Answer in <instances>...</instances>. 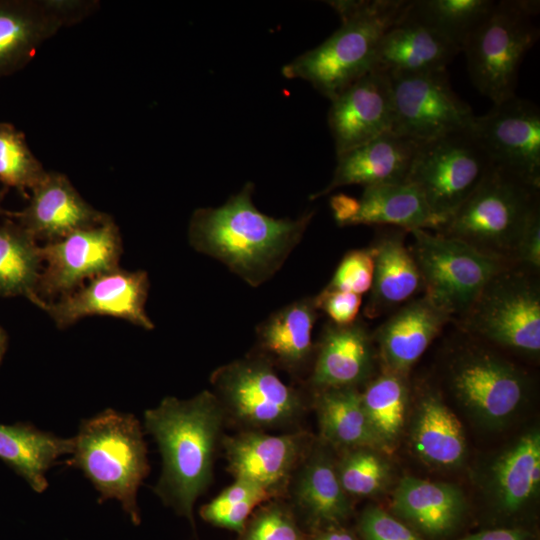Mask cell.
I'll return each instance as SVG.
<instances>
[{
	"label": "cell",
	"instance_id": "cell-20",
	"mask_svg": "<svg viewBox=\"0 0 540 540\" xmlns=\"http://www.w3.org/2000/svg\"><path fill=\"white\" fill-rule=\"evenodd\" d=\"M376 356L373 334L361 319L343 326L329 322L315 348L309 383L316 391L357 388L370 379Z\"/></svg>",
	"mask_w": 540,
	"mask_h": 540
},
{
	"label": "cell",
	"instance_id": "cell-4",
	"mask_svg": "<svg viewBox=\"0 0 540 540\" xmlns=\"http://www.w3.org/2000/svg\"><path fill=\"white\" fill-rule=\"evenodd\" d=\"M71 455L67 465L80 469L92 482L100 494L99 502L117 499L132 522L140 524L137 490L150 467L136 417L106 409L83 420Z\"/></svg>",
	"mask_w": 540,
	"mask_h": 540
},
{
	"label": "cell",
	"instance_id": "cell-14",
	"mask_svg": "<svg viewBox=\"0 0 540 540\" xmlns=\"http://www.w3.org/2000/svg\"><path fill=\"white\" fill-rule=\"evenodd\" d=\"M42 269L37 292L39 297L64 296L83 285L84 280L119 267L122 254L120 231L108 216L101 223L74 231L40 246Z\"/></svg>",
	"mask_w": 540,
	"mask_h": 540
},
{
	"label": "cell",
	"instance_id": "cell-26",
	"mask_svg": "<svg viewBox=\"0 0 540 540\" xmlns=\"http://www.w3.org/2000/svg\"><path fill=\"white\" fill-rule=\"evenodd\" d=\"M295 473L293 500L309 522L331 526L349 516L350 496L339 481L336 462L325 445H311Z\"/></svg>",
	"mask_w": 540,
	"mask_h": 540
},
{
	"label": "cell",
	"instance_id": "cell-40",
	"mask_svg": "<svg viewBox=\"0 0 540 540\" xmlns=\"http://www.w3.org/2000/svg\"><path fill=\"white\" fill-rule=\"evenodd\" d=\"M364 540H424L407 525L376 506L367 507L359 522Z\"/></svg>",
	"mask_w": 540,
	"mask_h": 540
},
{
	"label": "cell",
	"instance_id": "cell-8",
	"mask_svg": "<svg viewBox=\"0 0 540 540\" xmlns=\"http://www.w3.org/2000/svg\"><path fill=\"white\" fill-rule=\"evenodd\" d=\"M424 295L452 318L464 315L490 279L513 263L440 233L411 231Z\"/></svg>",
	"mask_w": 540,
	"mask_h": 540
},
{
	"label": "cell",
	"instance_id": "cell-30",
	"mask_svg": "<svg viewBox=\"0 0 540 540\" xmlns=\"http://www.w3.org/2000/svg\"><path fill=\"white\" fill-rule=\"evenodd\" d=\"M74 451V438H60L29 423L0 424V459L38 493L48 487L46 473Z\"/></svg>",
	"mask_w": 540,
	"mask_h": 540
},
{
	"label": "cell",
	"instance_id": "cell-17",
	"mask_svg": "<svg viewBox=\"0 0 540 540\" xmlns=\"http://www.w3.org/2000/svg\"><path fill=\"white\" fill-rule=\"evenodd\" d=\"M221 444L234 479L253 483L274 499L286 492L312 445L305 432L273 435L259 430L225 436Z\"/></svg>",
	"mask_w": 540,
	"mask_h": 540
},
{
	"label": "cell",
	"instance_id": "cell-21",
	"mask_svg": "<svg viewBox=\"0 0 540 540\" xmlns=\"http://www.w3.org/2000/svg\"><path fill=\"white\" fill-rule=\"evenodd\" d=\"M451 319L425 295L405 303L373 333L384 370L406 375Z\"/></svg>",
	"mask_w": 540,
	"mask_h": 540
},
{
	"label": "cell",
	"instance_id": "cell-16",
	"mask_svg": "<svg viewBox=\"0 0 540 540\" xmlns=\"http://www.w3.org/2000/svg\"><path fill=\"white\" fill-rule=\"evenodd\" d=\"M149 287L145 271H127L118 267L91 278L87 284L61 296L56 302L47 301L42 309L60 329L87 316L103 315L151 330L154 324L145 312Z\"/></svg>",
	"mask_w": 540,
	"mask_h": 540
},
{
	"label": "cell",
	"instance_id": "cell-22",
	"mask_svg": "<svg viewBox=\"0 0 540 540\" xmlns=\"http://www.w3.org/2000/svg\"><path fill=\"white\" fill-rule=\"evenodd\" d=\"M417 143L388 132L336 156L329 184L312 194L314 200L347 185L364 187L405 182Z\"/></svg>",
	"mask_w": 540,
	"mask_h": 540
},
{
	"label": "cell",
	"instance_id": "cell-15",
	"mask_svg": "<svg viewBox=\"0 0 540 540\" xmlns=\"http://www.w3.org/2000/svg\"><path fill=\"white\" fill-rule=\"evenodd\" d=\"M97 6L83 0H0V79L23 69L45 41Z\"/></svg>",
	"mask_w": 540,
	"mask_h": 540
},
{
	"label": "cell",
	"instance_id": "cell-5",
	"mask_svg": "<svg viewBox=\"0 0 540 540\" xmlns=\"http://www.w3.org/2000/svg\"><path fill=\"white\" fill-rule=\"evenodd\" d=\"M538 209L539 188L492 166L478 188L437 233L512 262L521 234Z\"/></svg>",
	"mask_w": 540,
	"mask_h": 540
},
{
	"label": "cell",
	"instance_id": "cell-44",
	"mask_svg": "<svg viewBox=\"0 0 540 540\" xmlns=\"http://www.w3.org/2000/svg\"><path fill=\"white\" fill-rule=\"evenodd\" d=\"M330 207L338 226H349L357 209V199L343 193L330 198Z\"/></svg>",
	"mask_w": 540,
	"mask_h": 540
},
{
	"label": "cell",
	"instance_id": "cell-12",
	"mask_svg": "<svg viewBox=\"0 0 540 540\" xmlns=\"http://www.w3.org/2000/svg\"><path fill=\"white\" fill-rule=\"evenodd\" d=\"M448 382L466 410L493 426L510 419L528 394V379L522 370L478 347L465 348L453 358Z\"/></svg>",
	"mask_w": 540,
	"mask_h": 540
},
{
	"label": "cell",
	"instance_id": "cell-42",
	"mask_svg": "<svg viewBox=\"0 0 540 540\" xmlns=\"http://www.w3.org/2000/svg\"><path fill=\"white\" fill-rule=\"evenodd\" d=\"M315 305L323 311L330 322L336 325H348L355 322L362 304L361 295L332 289L327 286L314 296Z\"/></svg>",
	"mask_w": 540,
	"mask_h": 540
},
{
	"label": "cell",
	"instance_id": "cell-13",
	"mask_svg": "<svg viewBox=\"0 0 540 540\" xmlns=\"http://www.w3.org/2000/svg\"><path fill=\"white\" fill-rule=\"evenodd\" d=\"M469 131L493 167L540 188V110L516 95L482 116Z\"/></svg>",
	"mask_w": 540,
	"mask_h": 540
},
{
	"label": "cell",
	"instance_id": "cell-48",
	"mask_svg": "<svg viewBox=\"0 0 540 540\" xmlns=\"http://www.w3.org/2000/svg\"><path fill=\"white\" fill-rule=\"evenodd\" d=\"M3 197H4V192H0V219L5 216L6 214V210L2 207V200H3Z\"/></svg>",
	"mask_w": 540,
	"mask_h": 540
},
{
	"label": "cell",
	"instance_id": "cell-33",
	"mask_svg": "<svg viewBox=\"0 0 540 540\" xmlns=\"http://www.w3.org/2000/svg\"><path fill=\"white\" fill-rule=\"evenodd\" d=\"M42 262L34 237L10 218L0 220V296H24L42 309L46 301L37 292Z\"/></svg>",
	"mask_w": 540,
	"mask_h": 540
},
{
	"label": "cell",
	"instance_id": "cell-31",
	"mask_svg": "<svg viewBox=\"0 0 540 540\" xmlns=\"http://www.w3.org/2000/svg\"><path fill=\"white\" fill-rule=\"evenodd\" d=\"M415 413L411 442L416 454L433 466L461 464L467 451L464 429L441 397L435 392H426Z\"/></svg>",
	"mask_w": 540,
	"mask_h": 540
},
{
	"label": "cell",
	"instance_id": "cell-25",
	"mask_svg": "<svg viewBox=\"0 0 540 540\" xmlns=\"http://www.w3.org/2000/svg\"><path fill=\"white\" fill-rule=\"evenodd\" d=\"M406 232L399 228L381 231L370 246L374 256V275L364 309L368 318L378 317L407 303L423 290L419 268L404 242Z\"/></svg>",
	"mask_w": 540,
	"mask_h": 540
},
{
	"label": "cell",
	"instance_id": "cell-2",
	"mask_svg": "<svg viewBox=\"0 0 540 540\" xmlns=\"http://www.w3.org/2000/svg\"><path fill=\"white\" fill-rule=\"evenodd\" d=\"M225 418L218 399L208 390L185 400L165 397L144 413L145 429L162 457L154 492L192 525L194 504L212 481Z\"/></svg>",
	"mask_w": 540,
	"mask_h": 540
},
{
	"label": "cell",
	"instance_id": "cell-28",
	"mask_svg": "<svg viewBox=\"0 0 540 540\" xmlns=\"http://www.w3.org/2000/svg\"><path fill=\"white\" fill-rule=\"evenodd\" d=\"M540 489V433L526 432L493 462L488 490L504 513H515L536 498Z\"/></svg>",
	"mask_w": 540,
	"mask_h": 540
},
{
	"label": "cell",
	"instance_id": "cell-9",
	"mask_svg": "<svg viewBox=\"0 0 540 540\" xmlns=\"http://www.w3.org/2000/svg\"><path fill=\"white\" fill-rule=\"evenodd\" d=\"M210 382L225 417L244 430L286 427L305 410L301 393L284 383L274 366L256 354L218 367Z\"/></svg>",
	"mask_w": 540,
	"mask_h": 540
},
{
	"label": "cell",
	"instance_id": "cell-7",
	"mask_svg": "<svg viewBox=\"0 0 540 540\" xmlns=\"http://www.w3.org/2000/svg\"><path fill=\"white\" fill-rule=\"evenodd\" d=\"M461 326L498 346L528 356L540 352V288L536 274L514 264L485 285Z\"/></svg>",
	"mask_w": 540,
	"mask_h": 540
},
{
	"label": "cell",
	"instance_id": "cell-41",
	"mask_svg": "<svg viewBox=\"0 0 540 540\" xmlns=\"http://www.w3.org/2000/svg\"><path fill=\"white\" fill-rule=\"evenodd\" d=\"M274 499L266 490L248 481L235 479L214 499L200 508L202 519L211 522L227 509L247 500L265 503Z\"/></svg>",
	"mask_w": 540,
	"mask_h": 540
},
{
	"label": "cell",
	"instance_id": "cell-29",
	"mask_svg": "<svg viewBox=\"0 0 540 540\" xmlns=\"http://www.w3.org/2000/svg\"><path fill=\"white\" fill-rule=\"evenodd\" d=\"M445 220L428 206L419 190L408 182L364 187L352 225L392 226L407 232L439 231Z\"/></svg>",
	"mask_w": 540,
	"mask_h": 540
},
{
	"label": "cell",
	"instance_id": "cell-24",
	"mask_svg": "<svg viewBox=\"0 0 540 540\" xmlns=\"http://www.w3.org/2000/svg\"><path fill=\"white\" fill-rule=\"evenodd\" d=\"M317 317L314 297L273 312L256 328V355L292 374L300 372L315 354L312 332Z\"/></svg>",
	"mask_w": 540,
	"mask_h": 540
},
{
	"label": "cell",
	"instance_id": "cell-11",
	"mask_svg": "<svg viewBox=\"0 0 540 540\" xmlns=\"http://www.w3.org/2000/svg\"><path fill=\"white\" fill-rule=\"evenodd\" d=\"M391 132L415 143L468 129L475 115L452 89L446 70L386 74Z\"/></svg>",
	"mask_w": 540,
	"mask_h": 540
},
{
	"label": "cell",
	"instance_id": "cell-18",
	"mask_svg": "<svg viewBox=\"0 0 540 540\" xmlns=\"http://www.w3.org/2000/svg\"><path fill=\"white\" fill-rule=\"evenodd\" d=\"M28 205L5 216L17 222L34 239L57 241L68 234L95 226L109 215L85 201L66 175L46 171L30 190Z\"/></svg>",
	"mask_w": 540,
	"mask_h": 540
},
{
	"label": "cell",
	"instance_id": "cell-10",
	"mask_svg": "<svg viewBox=\"0 0 540 540\" xmlns=\"http://www.w3.org/2000/svg\"><path fill=\"white\" fill-rule=\"evenodd\" d=\"M491 168L489 158L465 129L418 143L405 181L447 222Z\"/></svg>",
	"mask_w": 540,
	"mask_h": 540
},
{
	"label": "cell",
	"instance_id": "cell-6",
	"mask_svg": "<svg viewBox=\"0 0 540 540\" xmlns=\"http://www.w3.org/2000/svg\"><path fill=\"white\" fill-rule=\"evenodd\" d=\"M539 3L495 2L463 48L473 85L494 105L516 95L521 63L539 39V28L532 20L539 13Z\"/></svg>",
	"mask_w": 540,
	"mask_h": 540
},
{
	"label": "cell",
	"instance_id": "cell-39",
	"mask_svg": "<svg viewBox=\"0 0 540 540\" xmlns=\"http://www.w3.org/2000/svg\"><path fill=\"white\" fill-rule=\"evenodd\" d=\"M374 275L371 247L347 252L326 285L332 289L363 295L370 291Z\"/></svg>",
	"mask_w": 540,
	"mask_h": 540
},
{
	"label": "cell",
	"instance_id": "cell-35",
	"mask_svg": "<svg viewBox=\"0 0 540 540\" xmlns=\"http://www.w3.org/2000/svg\"><path fill=\"white\" fill-rule=\"evenodd\" d=\"M361 393L367 418L380 440L390 447L401 433L408 403L406 375L384 370Z\"/></svg>",
	"mask_w": 540,
	"mask_h": 540
},
{
	"label": "cell",
	"instance_id": "cell-23",
	"mask_svg": "<svg viewBox=\"0 0 540 540\" xmlns=\"http://www.w3.org/2000/svg\"><path fill=\"white\" fill-rule=\"evenodd\" d=\"M459 52L442 35L404 11L380 38L372 71L395 74L446 70Z\"/></svg>",
	"mask_w": 540,
	"mask_h": 540
},
{
	"label": "cell",
	"instance_id": "cell-32",
	"mask_svg": "<svg viewBox=\"0 0 540 540\" xmlns=\"http://www.w3.org/2000/svg\"><path fill=\"white\" fill-rule=\"evenodd\" d=\"M314 405L321 435L327 443L347 449L387 448L373 430L357 388L316 391Z\"/></svg>",
	"mask_w": 540,
	"mask_h": 540
},
{
	"label": "cell",
	"instance_id": "cell-27",
	"mask_svg": "<svg viewBox=\"0 0 540 540\" xmlns=\"http://www.w3.org/2000/svg\"><path fill=\"white\" fill-rule=\"evenodd\" d=\"M464 494L451 483L404 477L397 485L391 509L420 532L440 537L451 532L465 511Z\"/></svg>",
	"mask_w": 540,
	"mask_h": 540
},
{
	"label": "cell",
	"instance_id": "cell-46",
	"mask_svg": "<svg viewBox=\"0 0 540 540\" xmlns=\"http://www.w3.org/2000/svg\"><path fill=\"white\" fill-rule=\"evenodd\" d=\"M313 540H355L354 536L341 528H329L318 532Z\"/></svg>",
	"mask_w": 540,
	"mask_h": 540
},
{
	"label": "cell",
	"instance_id": "cell-47",
	"mask_svg": "<svg viewBox=\"0 0 540 540\" xmlns=\"http://www.w3.org/2000/svg\"><path fill=\"white\" fill-rule=\"evenodd\" d=\"M7 348V335L5 331L0 327V363L3 359Z\"/></svg>",
	"mask_w": 540,
	"mask_h": 540
},
{
	"label": "cell",
	"instance_id": "cell-45",
	"mask_svg": "<svg viewBox=\"0 0 540 540\" xmlns=\"http://www.w3.org/2000/svg\"><path fill=\"white\" fill-rule=\"evenodd\" d=\"M528 533L522 529H493L471 534L460 540H528Z\"/></svg>",
	"mask_w": 540,
	"mask_h": 540
},
{
	"label": "cell",
	"instance_id": "cell-1",
	"mask_svg": "<svg viewBox=\"0 0 540 540\" xmlns=\"http://www.w3.org/2000/svg\"><path fill=\"white\" fill-rule=\"evenodd\" d=\"M247 182L218 207L196 209L189 222L190 245L224 264L252 287L268 281L302 240L314 211L299 217L274 218L252 201Z\"/></svg>",
	"mask_w": 540,
	"mask_h": 540
},
{
	"label": "cell",
	"instance_id": "cell-34",
	"mask_svg": "<svg viewBox=\"0 0 540 540\" xmlns=\"http://www.w3.org/2000/svg\"><path fill=\"white\" fill-rule=\"evenodd\" d=\"M493 0H409L405 14L433 29L461 52L485 20Z\"/></svg>",
	"mask_w": 540,
	"mask_h": 540
},
{
	"label": "cell",
	"instance_id": "cell-3",
	"mask_svg": "<svg viewBox=\"0 0 540 540\" xmlns=\"http://www.w3.org/2000/svg\"><path fill=\"white\" fill-rule=\"evenodd\" d=\"M409 0L327 1L341 26L325 41L282 67L287 79L309 82L330 101L372 71L380 38L403 15Z\"/></svg>",
	"mask_w": 540,
	"mask_h": 540
},
{
	"label": "cell",
	"instance_id": "cell-37",
	"mask_svg": "<svg viewBox=\"0 0 540 540\" xmlns=\"http://www.w3.org/2000/svg\"><path fill=\"white\" fill-rule=\"evenodd\" d=\"M339 481L349 496L370 497L385 489L390 480L388 462L370 448L347 449L336 463Z\"/></svg>",
	"mask_w": 540,
	"mask_h": 540
},
{
	"label": "cell",
	"instance_id": "cell-38",
	"mask_svg": "<svg viewBox=\"0 0 540 540\" xmlns=\"http://www.w3.org/2000/svg\"><path fill=\"white\" fill-rule=\"evenodd\" d=\"M238 540H306V538L290 509L277 499H272L250 516Z\"/></svg>",
	"mask_w": 540,
	"mask_h": 540
},
{
	"label": "cell",
	"instance_id": "cell-43",
	"mask_svg": "<svg viewBox=\"0 0 540 540\" xmlns=\"http://www.w3.org/2000/svg\"><path fill=\"white\" fill-rule=\"evenodd\" d=\"M514 265L532 273L540 269V210H536L527 222L513 254Z\"/></svg>",
	"mask_w": 540,
	"mask_h": 540
},
{
	"label": "cell",
	"instance_id": "cell-36",
	"mask_svg": "<svg viewBox=\"0 0 540 540\" xmlns=\"http://www.w3.org/2000/svg\"><path fill=\"white\" fill-rule=\"evenodd\" d=\"M46 170L28 146L25 135L13 124L0 121V182L23 196Z\"/></svg>",
	"mask_w": 540,
	"mask_h": 540
},
{
	"label": "cell",
	"instance_id": "cell-19",
	"mask_svg": "<svg viewBox=\"0 0 540 540\" xmlns=\"http://www.w3.org/2000/svg\"><path fill=\"white\" fill-rule=\"evenodd\" d=\"M328 125L336 156L392 130L386 74L371 71L331 100Z\"/></svg>",
	"mask_w": 540,
	"mask_h": 540
}]
</instances>
